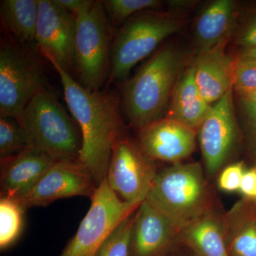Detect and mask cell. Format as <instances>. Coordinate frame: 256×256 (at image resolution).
<instances>
[{
	"label": "cell",
	"mask_w": 256,
	"mask_h": 256,
	"mask_svg": "<svg viewBox=\"0 0 256 256\" xmlns=\"http://www.w3.org/2000/svg\"><path fill=\"white\" fill-rule=\"evenodd\" d=\"M237 23L236 4L233 0H216L207 4L194 26L196 55L208 52L222 42L230 41Z\"/></svg>",
	"instance_id": "cell-17"
},
{
	"label": "cell",
	"mask_w": 256,
	"mask_h": 256,
	"mask_svg": "<svg viewBox=\"0 0 256 256\" xmlns=\"http://www.w3.org/2000/svg\"><path fill=\"white\" fill-rule=\"evenodd\" d=\"M233 90L214 105L197 130L205 171L210 176L218 174L226 166L238 140Z\"/></svg>",
	"instance_id": "cell-10"
},
{
	"label": "cell",
	"mask_w": 256,
	"mask_h": 256,
	"mask_svg": "<svg viewBox=\"0 0 256 256\" xmlns=\"http://www.w3.org/2000/svg\"><path fill=\"white\" fill-rule=\"evenodd\" d=\"M188 62L184 48L166 44L126 82L121 108L132 127L139 130L166 116L174 88Z\"/></svg>",
	"instance_id": "cell-2"
},
{
	"label": "cell",
	"mask_w": 256,
	"mask_h": 256,
	"mask_svg": "<svg viewBox=\"0 0 256 256\" xmlns=\"http://www.w3.org/2000/svg\"><path fill=\"white\" fill-rule=\"evenodd\" d=\"M56 2L64 9L74 15L86 8L90 3V0H55Z\"/></svg>",
	"instance_id": "cell-31"
},
{
	"label": "cell",
	"mask_w": 256,
	"mask_h": 256,
	"mask_svg": "<svg viewBox=\"0 0 256 256\" xmlns=\"http://www.w3.org/2000/svg\"><path fill=\"white\" fill-rule=\"evenodd\" d=\"M60 76L64 98L82 136L79 161L90 172L98 186L107 176L114 146L124 126L120 101L116 94L89 90L48 55H43Z\"/></svg>",
	"instance_id": "cell-1"
},
{
	"label": "cell",
	"mask_w": 256,
	"mask_h": 256,
	"mask_svg": "<svg viewBox=\"0 0 256 256\" xmlns=\"http://www.w3.org/2000/svg\"><path fill=\"white\" fill-rule=\"evenodd\" d=\"M90 200L88 212L60 256H96L112 230L140 206L120 198L108 186L106 178Z\"/></svg>",
	"instance_id": "cell-8"
},
{
	"label": "cell",
	"mask_w": 256,
	"mask_h": 256,
	"mask_svg": "<svg viewBox=\"0 0 256 256\" xmlns=\"http://www.w3.org/2000/svg\"><path fill=\"white\" fill-rule=\"evenodd\" d=\"M238 104L248 149L256 166V105L242 97H238Z\"/></svg>",
	"instance_id": "cell-27"
},
{
	"label": "cell",
	"mask_w": 256,
	"mask_h": 256,
	"mask_svg": "<svg viewBox=\"0 0 256 256\" xmlns=\"http://www.w3.org/2000/svg\"><path fill=\"white\" fill-rule=\"evenodd\" d=\"M158 173L156 160L143 152L138 141L124 137L114 146L106 181L124 201L140 206Z\"/></svg>",
	"instance_id": "cell-9"
},
{
	"label": "cell",
	"mask_w": 256,
	"mask_h": 256,
	"mask_svg": "<svg viewBox=\"0 0 256 256\" xmlns=\"http://www.w3.org/2000/svg\"><path fill=\"white\" fill-rule=\"evenodd\" d=\"M28 133L30 146L56 162L78 160L82 148L80 128L58 98L45 89L32 98L18 120Z\"/></svg>",
	"instance_id": "cell-4"
},
{
	"label": "cell",
	"mask_w": 256,
	"mask_h": 256,
	"mask_svg": "<svg viewBox=\"0 0 256 256\" xmlns=\"http://www.w3.org/2000/svg\"><path fill=\"white\" fill-rule=\"evenodd\" d=\"M184 24L181 14L169 10H148L130 18L112 42L110 82L127 78L136 64L180 31Z\"/></svg>",
	"instance_id": "cell-5"
},
{
	"label": "cell",
	"mask_w": 256,
	"mask_h": 256,
	"mask_svg": "<svg viewBox=\"0 0 256 256\" xmlns=\"http://www.w3.org/2000/svg\"><path fill=\"white\" fill-rule=\"evenodd\" d=\"M182 244L194 256H230L222 234V214L216 210L185 228Z\"/></svg>",
	"instance_id": "cell-20"
},
{
	"label": "cell",
	"mask_w": 256,
	"mask_h": 256,
	"mask_svg": "<svg viewBox=\"0 0 256 256\" xmlns=\"http://www.w3.org/2000/svg\"><path fill=\"white\" fill-rule=\"evenodd\" d=\"M98 186L89 170L78 160L56 162L26 196L18 200L25 210L45 206L60 198H92Z\"/></svg>",
	"instance_id": "cell-11"
},
{
	"label": "cell",
	"mask_w": 256,
	"mask_h": 256,
	"mask_svg": "<svg viewBox=\"0 0 256 256\" xmlns=\"http://www.w3.org/2000/svg\"><path fill=\"white\" fill-rule=\"evenodd\" d=\"M196 136L195 130L165 116L139 130L137 141L152 159L175 164L194 152Z\"/></svg>",
	"instance_id": "cell-14"
},
{
	"label": "cell",
	"mask_w": 256,
	"mask_h": 256,
	"mask_svg": "<svg viewBox=\"0 0 256 256\" xmlns=\"http://www.w3.org/2000/svg\"><path fill=\"white\" fill-rule=\"evenodd\" d=\"M38 0H2L1 22L22 43L35 40Z\"/></svg>",
	"instance_id": "cell-21"
},
{
	"label": "cell",
	"mask_w": 256,
	"mask_h": 256,
	"mask_svg": "<svg viewBox=\"0 0 256 256\" xmlns=\"http://www.w3.org/2000/svg\"><path fill=\"white\" fill-rule=\"evenodd\" d=\"M146 200L183 230L215 210L214 197L197 162L175 163L158 172Z\"/></svg>",
	"instance_id": "cell-3"
},
{
	"label": "cell",
	"mask_w": 256,
	"mask_h": 256,
	"mask_svg": "<svg viewBox=\"0 0 256 256\" xmlns=\"http://www.w3.org/2000/svg\"><path fill=\"white\" fill-rule=\"evenodd\" d=\"M254 202V203H255V204L256 205V198L255 200H254V201H252Z\"/></svg>",
	"instance_id": "cell-35"
},
{
	"label": "cell",
	"mask_w": 256,
	"mask_h": 256,
	"mask_svg": "<svg viewBox=\"0 0 256 256\" xmlns=\"http://www.w3.org/2000/svg\"><path fill=\"white\" fill-rule=\"evenodd\" d=\"M75 15L55 0H38L35 41L42 54L53 58L70 73L74 68Z\"/></svg>",
	"instance_id": "cell-12"
},
{
	"label": "cell",
	"mask_w": 256,
	"mask_h": 256,
	"mask_svg": "<svg viewBox=\"0 0 256 256\" xmlns=\"http://www.w3.org/2000/svg\"><path fill=\"white\" fill-rule=\"evenodd\" d=\"M222 234L230 256H256V205L242 198L222 214Z\"/></svg>",
	"instance_id": "cell-18"
},
{
	"label": "cell",
	"mask_w": 256,
	"mask_h": 256,
	"mask_svg": "<svg viewBox=\"0 0 256 256\" xmlns=\"http://www.w3.org/2000/svg\"><path fill=\"white\" fill-rule=\"evenodd\" d=\"M245 165L242 162L224 166L218 175V188L222 191L233 193L239 192L242 176L245 173Z\"/></svg>",
	"instance_id": "cell-29"
},
{
	"label": "cell",
	"mask_w": 256,
	"mask_h": 256,
	"mask_svg": "<svg viewBox=\"0 0 256 256\" xmlns=\"http://www.w3.org/2000/svg\"><path fill=\"white\" fill-rule=\"evenodd\" d=\"M256 88V60L238 54L235 58L233 73V90L244 95Z\"/></svg>",
	"instance_id": "cell-26"
},
{
	"label": "cell",
	"mask_w": 256,
	"mask_h": 256,
	"mask_svg": "<svg viewBox=\"0 0 256 256\" xmlns=\"http://www.w3.org/2000/svg\"><path fill=\"white\" fill-rule=\"evenodd\" d=\"M172 252L171 254H169V255H168V256H182V255H175V256L174 255H172ZM192 256H194L192 255Z\"/></svg>",
	"instance_id": "cell-34"
},
{
	"label": "cell",
	"mask_w": 256,
	"mask_h": 256,
	"mask_svg": "<svg viewBox=\"0 0 256 256\" xmlns=\"http://www.w3.org/2000/svg\"><path fill=\"white\" fill-rule=\"evenodd\" d=\"M183 230L144 200L136 212L130 256H168L182 244Z\"/></svg>",
	"instance_id": "cell-13"
},
{
	"label": "cell",
	"mask_w": 256,
	"mask_h": 256,
	"mask_svg": "<svg viewBox=\"0 0 256 256\" xmlns=\"http://www.w3.org/2000/svg\"><path fill=\"white\" fill-rule=\"evenodd\" d=\"M210 108L197 86L194 69L190 62L174 88L166 117L197 131Z\"/></svg>",
	"instance_id": "cell-19"
},
{
	"label": "cell",
	"mask_w": 256,
	"mask_h": 256,
	"mask_svg": "<svg viewBox=\"0 0 256 256\" xmlns=\"http://www.w3.org/2000/svg\"><path fill=\"white\" fill-rule=\"evenodd\" d=\"M25 210L18 200L1 196L0 200V248L11 246L20 237L23 228Z\"/></svg>",
	"instance_id": "cell-22"
},
{
	"label": "cell",
	"mask_w": 256,
	"mask_h": 256,
	"mask_svg": "<svg viewBox=\"0 0 256 256\" xmlns=\"http://www.w3.org/2000/svg\"><path fill=\"white\" fill-rule=\"evenodd\" d=\"M233 36L240 52L256 48V8L248 12L238 21Z\"/></svg>",
	"instance_id": "cell-28"
},
{
	"label": "cell",
	"mask_w": 256,
	"mask_h": 256,
	"mask_svg": "<svg viewBox=\"0 0 256 256\" xmlns=\"http://www.w3.org/2000/svg\"><path fill=\"white\" fill-rule=\"evenodd\" d=\"M228 42H222L212 50L196 55L191 62L197 86L210 105L233 90L235 58L226 52Z\"/></svg>",
	"instance_id": "cell-16"
},
{
	"label": "cell",
	"mask_w": 256,
	"mask_h": 256,
	"mask_svg": "<svg viewBox=\"0 0 256 256\" xmlns=\"http://www.w3.org/2000/svg\"><path fill=\"white\" fill-rule=\"evenodd\" d=\"M104 8L114 24H124L134 15L148 11L160 10L159 0H106L102 1Z\"/></svg>",
	"instance_id": "cell-25"
},
{
	"label": "cell",
	"mask_w": 256,
	"mask_h": 256,
	"mask_svg": "<svg viewBox=\"0 0 256 256\" xmlns=\"http://www.w3.org/2000/svg\"><path fill=\"white\" fill-rule=\"evenodd\" d=\"M238 96V97L244 98L246 99L247 100L250 101V102L256 105V88L252 90V92L244 94V95Z\"/></svg>",
	"instance_id": "cell-32"
},
{
	"label": "cell",
	"mask_w": 256,
	"mask_h": 256,
	"mask_svg": "<svg viewBox=\"0 0 256 256\" xmlns=\"http://www.w3.org/2000/svg\"><path fill=\"white\" fill-rule=\"evenodd\" d=\"M56 160L33 146L1 159V196L20 200L28 194Z\"/></svg>",
	"instance_id": "cell-15"
},
{
	"label": "cell",
	"mask_w": 256,
	"mask_h": 256,
	"mask_svg": "<svg viewBox=\"0 0 256 256\" xmlns=\"http://www.w3.org/2000/svg\"><path fill=\"white\" fill-rule=\"evenodd\" d=\"M43 66L20 45L2 40L0 46V116L18 120L38 92L46 89Z\"/></svg>",
	"instance_id": "cell-7"
},
{
	"label": "cell",
	"mask_w": 256,
	"mask_h": 256,
	"mask_svg": "<svg viewBox=\"0 0 256 256\" xmlns=\"http://www.w3.org/2000/svg\"><path fill=\"white\" fill-rule=\"evenodd\" d=\"M239 54L246 56L250 57V58H255V60H256V48L240 52Z\"/></svg>",
	"instance_id": "cell-33"
},
{
	"label": "cell",
	"mask_w": 256,
	"mask_h": 256,
	"mask_svg": "<svg viewBox=\"0 0 256 256\" xmlns=\"http://www.w3.org/2000/svg\"><path fill=\"white\" fill-rule=\"evenodd\" d=\"M74 68L79 82L89 90H100L110 77L111 28L102 1H90L75 14Z\"/></svg>",
	"instance_id": "cell-6"
},
{
	"label": "cell",
	"mask_w": 256,
	"mask_h": 256,
	"mask_svg": "<svg viewBox=\"0 0 256 256\" xmlns=\"http://www.w3.org/2000/svg\"><path fill=\"white\" fill-rule=\"evenodd\" d=\"M136 212L112 230L96 256H130Z\"/></svg>",
	"instance_id": "cell-24"
},
{
	"label": "cell",
	"mask_w": 256,
	"mask_h": 256,
	"mask_svg": "<svg viewBox=\"0 0 256 256\" xmlns=\"http://www.w3.org/2000/svg\"><path fill=\"white\" fill-rule=\"evenodd\" d=\"M239 192L242 198L254 201L256 197V166L246 170Z\"/></svg>",
	"instance_id": "cell-30"
},
{
	"label": "cell",
	"mask_w": 256,
	"mask_h": 256,
	"mask_svg": "<svg viewBox=\"0 0 256 256\" xmlns=\"http://www.w3.org/2000/svg\"><path fill=\"white\" fill-rule=\"evenodd\" d=\"M30 146L28 133L18 120L0 116L1 159L15 156Z\"/></svg>",
	"instance_id": "cell-23"
}]
</instances>
